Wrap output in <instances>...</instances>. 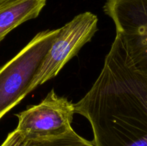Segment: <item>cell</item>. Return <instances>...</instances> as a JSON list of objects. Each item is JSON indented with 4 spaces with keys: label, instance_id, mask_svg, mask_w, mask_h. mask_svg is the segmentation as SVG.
Masks as SVG:
<instances>
[{
    "label": "cell",
    "instance_id": "cell-1",
    "mask_svg": "<svg viewBox=\"0 0 147 146\" xmlns=\"http://www.w3.org/2000/svg\"><path fill=\"white\" fill-rule=\"evenodd\" d=\"M75 113L91 125L94 146H147V77L116 36L100 74Z\"/></svg>",
    "mask_w": 147,
    "mask_h": 146
},
{
    "label": "cell",
    "instance_id": "cell-2",
    "mask_svg": "<svg viewBox=\"0 0 147 146\" xmlns=\"http://www.w3.org/2000/svg\"><path fill=\"white\" fill-rule=\"evenodd\" d=\"M60 29L35 37L0 68V120L28 94L27 90Z\"/></svg>",
    "mask_w": 147,
    "mask_h": 146
},
{
    "label": "cell",
    "instance_id": "cell-3",
    "mask_svg": "<svg viewBox=\"0 0 147 146\" xmlns=\"http://www.w3.org/2000/svg\"><path fill=\"white\" fill-rule=\"evenodd\" d=\"M103 11L135 70L147 77V0H106Z\"/></svg>",
    "mask_w": 147,
    "mask_h": 146
},
{
    "label": "cell",
    "instance_id": "cell-4",
    "mask_svg": "<svg viewBox=\"0 0 147 146\" xmlns=\"http://www.w3.org/2000/svg\"><path fill=\"white\" fill-rule=\"evenodd\" d=\"M98 30V17L86 11L76 16L60 29L53 44L33 77L27 92L52 80L65 65L77 55L80 49L89 42Z\"/></svg>",
    "mask_w": 147,
    "mask_h": 146
},
{
    "label": "cell",
    "instance_id": "cell-5",
    "mask_svg": "<svg viewBox=\"0 0 147 146\" xmlns=\"http://www.w3.org/2000/svg\"><path fill=\"white\" fill-rule=\"evenodd\" d=\"M75 113L74 104L52 90L38 104L29 106L16 115L19 120L16 129L30 137L61 135L72 129Z\"/></svg>",
    "mask_w": 147,
    "mask_h": 146
},
{
    "label": "cell",
    "instance_id": "cell-6",
    "mask_svg": "<svg viewBox=\"0 0 147 146\" xmlns=\"http://www.w3.org/2000/svg\"><path fill=\"white\" fill-rule=\"evenodd\" d=\"M47 0H0V42L14 29L36 18Z\"/></svg>",
    "mask_w": 147,
    "mask_h": 146
},
{
    "label": "cell",
    "instance_id": "cell-7",
    "mask_svg": "<svg viewBox=\"0 0 147 146\" xmlns=\"http://www.w3.org/2000/svg\"><path fill=\"white\" fill-rule=\"evenodd\" d=\"M0 146H94L79 135L73 128L67 133L55 137H34L27 136L17 129L9 133Z\"/></svg>",
    "mask_w": 147,
    "mask_h": 146
}]
</instances>
